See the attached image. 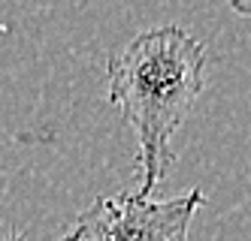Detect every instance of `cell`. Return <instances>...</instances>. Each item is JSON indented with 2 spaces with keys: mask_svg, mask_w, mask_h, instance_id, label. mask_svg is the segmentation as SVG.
I'll return each mask as SVG.
<instances>
[{
  "mask_svg": "<svg viewBox=\"0 0 251 241\" xmlns=\"http://www.w3.org/2000/svg\"><path fill=\"white\" fill-rule=\"evenodd\" d=\"M106 82L109 103L136 133L139 193L151 196L173 166L170 139L203 90L206 48L178 24L149 27L109 54Z\"/></svg>",
  "mask_w": 251,
  "mask_h": 241,
  "instance_id": "cell-1",
  "label": "cell"
},
{
  "mask_svg": "<svg viewBox=\"0 0 251 241\" xmlns=\"http://www.w3.org/2000/svg\"><path fill=\"white\" fill-rule=\"evenodd\" d=\"M203 205V190H188L176 199L142 193L100 196L76 217L61 241H188L191 220Z\"/></svg>",
  "mask_w": 251,
  "mask_h": 241,
  "instance_id": "cell-2",
  "label": "cell"
},
{
  "mask_svg": "<svg viewBox=\"0 0 251 241\" xmlns=\"http://www.w3.org/2000/svg\"><path fill=\"white\" fill-rule=\"evenodd\" d=\"M233 9H236V12H242V15H248L251 18V3H248V0H245V3H230Z\"/></svg>",
  "mask_w": 251,
  "mask_h": 241,
  "instance_id": "cell-3",
  "label": "cell"
},
{
  "mask_svg": "<svg viewBox=\"0 0 251 241\" xmlns=\"http://www.w3.org/2000/svg\"><path fill=\"white\" fill-rule=\"evenodd\" d=\"M0 241H25V235H19V232H9V235H0Z\"/></svg>",
  "mask_w": 251,
  "mask_h": 241,
  "instance_id": "cell-4",
  "label": "cell"
}]
</instances>
